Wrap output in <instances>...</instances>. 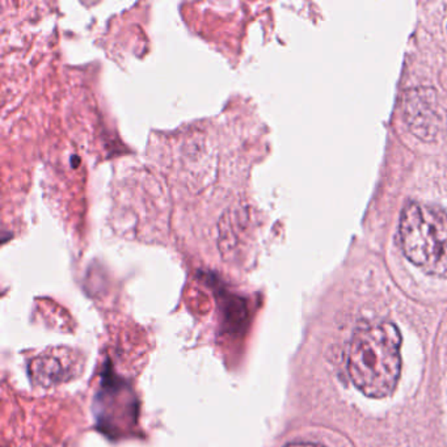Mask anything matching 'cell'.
Masks as SVG:
<instances>
[{
  "mask_svg": "<svg viewBox=\"0 0 447 447\" xmlns=\"http://www.w3.org/2000/svg\"><path fill=\"white\" fill-rule=\"evenodd\" d=\"M401 336L396 325L381 323L354 333L349 349V375L369 398L389 396L398 384Z\"/></svg>",
  "mask_w": 447,
  "mask_h": 447,
  "instance_id": "obj_1",
  "label": "cell"
},
{
  "mask_svg": "<svg viewBox=\"0 0 447 447\" xmlns=\"http://www.w3.org/2000/svg\"><path fill=\"white\" fill-rule=\"evenodd\" d=\"M286 447H324L320 445H316V443H308V442H298V443H290Z\"/></svg>",
  "mask_w": 447,
  "mask_h": 447,
  "instance_id": "obj_5",
  "label": "cell"
},
{
  "mask_svg": "<svg viewBox=\"0 0 447 447\" xmlns=\"http://www.w3.org/2000/svg\"><path fill=\"white\" fill-rule=\"evenodd\" d=\"M404 117L412 133L423 141H433L441 129L438 100L428 88H414L404 96Z\"/></svg>",
  "mask_w": 447,
  "mask_h": 447,
  "instance_id": "obj_3",
  "label": "cell"
},
{
  "mask_svg": "<svg viewBox=\"0 0 447 447\" xmlns=\"http://www.w3.org/2000/svg\"><path fill=\"white\" fill-rule=\"evenodd\" d=\"M399 238L412 264L428 274L447 275V214L442 209L408 202L401 210Z\"/></svg>",
  "mask_w": 447,
  "mask_h": 447,
  "instance_id": "obj_2",
  "label": "cell"
},
{
  "mask_svg": "<svg viewBox=\"0 0 447 447\" xmlns=\"http://www.w3.org/2000/svg\"><path fill=\"white\" fill-rule=\"evenodd\" d=\"M61 359L56 356H43L36 359L33 364V375L37 381L41 383L57 381L62 377Z\"/></svg>",
  "mask_w": 447,
  "mask_h": 447,
  "instance_id": "obj_4",
  "label": "cell"
}]
</instances>
